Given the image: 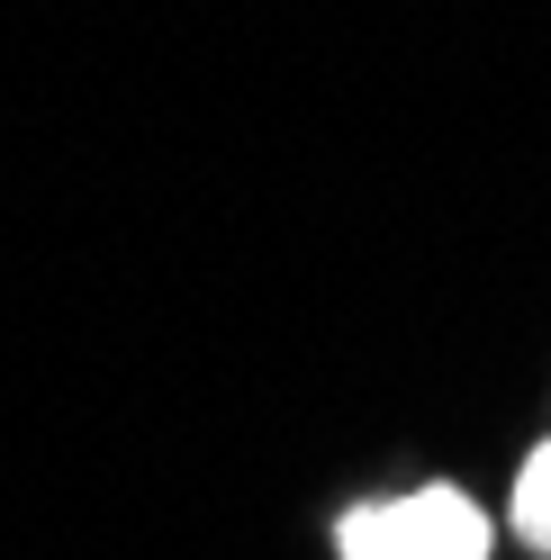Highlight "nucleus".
I'll return each instance as SVG.
<instances>
[{"label": "nucleus", "instance_id": "obj_1", "mask_svg": "<svg viewBox=\"0 0 551 560\" xmlns=\"http://www.w3.org/2000/svg\"><path fill=\"white\" fill-rule=\"evenodd\" d=\"M343 560H489V515L461 488H407L389 506H353L335 524Z\"/></svg>", "mask_w": 551, "mask_h": 560}, {"label": "nucleus", "instance_id": "obj_2", "mask_svg": "<svg viewBox=\"0 0 551 560\" xmlns=\"http://www.w3.org/2000/svg\"><path fill=\"white\" fill-rule=\"evenodd\" d=\"M515 534H525L542 560H551V443L515 470Z\"/></svg>", "mask_w": 551, "mask_h": 560}]
</instances>
